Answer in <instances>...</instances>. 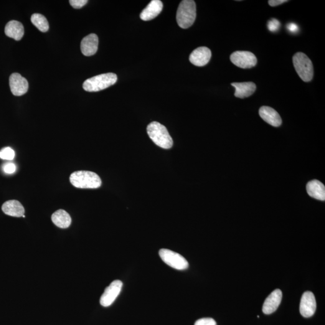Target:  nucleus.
I'll return each instance as SVG.
<instances>
[{"mask_svg":"<svg viewBox=\"0 0 325 325\" xmlns=\"http://www.w3.org/2000/svg\"><path fill=\"white\" fill-rule=\"evenodd\" d=\"M147 133L152 142L163 149H170L174 142L166 126L158 122H152L147 126Z\"/></svg>","mask_w":325,"mask_h":325,"instance_id":"1","label":"nucleus"},{"mask_svg":"<svg viewBox=\"0 0 325 325\" xmlns=\"http://www.w3.org/2000/svg\"><path fill=\"white\" fill-rule=\"evenodd\" d=\"M71 183L80 189H97L100 187L102 181L99 175L95 172L80 171L73 172L70 175Z\"/></svg>","mask_w":325,"mask_h":325,"instance_id":"2","label":"nucleus"},{"mask_svg":"<svg viewBox=\"0 0 325 325\" xmlns=\"http://www.w3.org/2000/svg\"><path fill=\"white\" fill-rule=\"evenodd\" d=\"M197 17L196 3L193 0H183L178 8L177 21L182 29H186L194 24Z\"/></svg>","mask_w":325,"mask_h":325,"instance_id":"3","label":"nucleus"},{"mask_svg":"<svg viewBox=\"0 0 325 325\" xmlns=\"http://www.w3.org/2000/svg\"><path fill=\"white\" fill-rule=\"evenodd\" d=\"M117 80L118 77L115 73H103L86 80L83 83V88L87 92H98L115 85Z\"/></svg>","mask_w":325,"mask_h":325,"instance_id":"4","label":"nucleus"},{"mask_svg":"<svg viewBox=\"0 0 325 325\" xmlns=\"http://www.w3.org/2000/svg\"><path fill=\"white\" fill-rule=\"evenodd\" d=\"M293 63L296 72L305 82H309L314 76L313 65L311 60L303 53H296L293 57Z\"/></svg>","mask_w":325,"mask_h":325,"instance_id":"5","label":"nucleus"},{"mask_svg":"<svg viewBox=\"0 0 325 325\" xmlns=\"http://www.w3.org/2000/svg\"><path fill=\"white\" fill-rule=\"evenodd\" d=\"M159 255L166 265L177 270H185L189 267V263L186 259L174 251L162 249L159 251Z\"/></svg>","mask_w":325,"mask_h":325,"instance_id":"6","label":"nucleus"},{"mask_svg":"<svg viewBox=\"0 0 325 325\" xmlns=\"http://www.w3.org/2000/svg\"><path fill=\"white\" fill-rule=\"evenodd\" d=\"M230 60L234 65L242 69H250L255 67L257 58L253 53L246 51H237L230 55Z\"/></svg>","mask_w":325,"mask_h":325,"instance_id":"7","label":"nucleus"},{"mask_svg":"<svg viewBox=\"0 0 325 325\" xmlns=\"http://www.w3.org/2000/svg\"><path fill=\"white\" fill-rule=\"evenodd\" d=\"M123 286V282L119 280L113 281L110 285L105 289V292L101 297V306L105 307L110 306L120 294Z\"/></svg>","mask_w":325,"mask_h":325,"instance_id":"8","label":"nucleus"},{"mask_svg":"<svg viewBox=\"0 0 325 325\" xmlns=\"http://www.w3.org/2000/svg\"><path fill=\"white\" fill-rule=\"evenodd\" d=\"M316 309V301L314 294L306 291L302 294L300 303V313L302 316L308 318L313 316Z\"/></svg>","mask_w":325,"mask_h":325,"instance_id":"9","label":"nucleus"},{"mask_svg":"<svg viewBox=\"0 0 325 325\" xmlns=\"http://www.w3.org/2000/svg\"><path fill=\"white\" fill-rule=\"evenodd\" d=\"M9 85L11 92L15 96H21L29 90V83L19 73H14L10 76Z\"/></svg>","mask_w":325,"mask_h":325,"instance_id":"10","label":"nucleus"},{"mask_svg":"<svg viewBox=\"0 0 325 325\" xmlns=\"http://www.w3.org/2000/svg\"><path fill=\"white\" fill-rule=\"evenodd\" d=\"M212 57V52L209 48L201 47L197 48L190 55L189 60L197 67H204L208 64Z\"/></svg>","mask_w":325,"mask_h":325,"instance_id":"11","label":"nucleus"},{"mask_svg":"<svg viewBox=\"0 0 325 325\" xmlns=\"http://www.w3.org/2000/svg\"><path fill=\"white\" fill-rule=\"evenodd\" d=\"M282 297H283V293L279 289H276L272 293H271L264 302L263 313L265 314H271L274 313L281 304Z\"/></svg>","mask_w":325,"mask_h":325,"instance_id":"12","label":"nucleus"},{"mask_svg":"<svg viewBox=\"0 0 325 325\" xmlns=\"http://www.w3.org/2000/svg\"><path fill=\"white\" fill-rule=\"evenodd\" d=\"M98 37L95 34H90L83 38L81 42V50L86 56L95 54L98 48Z\"/></svg>","mask_w":325,"mask_h":325,"instance_id":"13","label":"nucleus"},{"mask_svg":"<svg viewBox=\"0 0 325 325\" xmlns=\"http://www.w3.org/2000/svg\"><path fill=\"white\" fill-rule=\"evenodd\" d=\"M259 115L271 126L278 127L281 125L282 119L277 111L270 107L263 106L259 110Z\"/></svg>","mask_w":325,"mask_h":325,"instance_id":"14","label":"nucleus"},{"mask_svg":"<svg viewBox=\"0 0 325 325\" xmlns=\"http://www.w3.org/2000/svg\"><path fill=\"white\" fill-rule=\"evenodd\" d=\"M162 2L160 0H152L140 15L141 19L144 21H151L161 14L162 10Z\"/></svg>","mask_w":325,"mask_h":325,"instance_id":"15","label":"nucleus"},{"mask_svg":"<svg viewBox=\"0 0 325 325\" xmlns=\"http://www.w3.org/2000/svg\"><path fill=\"white\" fill-rule=\"evenodd\" d=\"M1 209L5 214L12 217H22L25 213L24 207L17 200H7L2 204Z\"/></svg>","mask_w":325,"mask_h":325,"instance_id":"16","label":"nucleus"},{"mask_svg":"<svg viewBox=\"0 0 325 325\" xmlns=\"http://www.w3.org/2000/svg\"><path fill=\"white\" fill-rule=\"evenodd\" d=\"M232 86L235 88V95L237 98H248L256 90L255 84L253 82L233 83Z\"/></svg>","mask_w":325,"mask_h":325,"instance_id":"17","label":"nucleus"},{"mask_svg":"<svg viewBox=\"0 0 325 325\" xmlns=\"http://www.w3.org/2000/svg\"><path fill=\"white\" fill-rule=\"evenodd\" d=\"M5 34L15 40H20L24 35L23 25L14 20L9 21L5 27Z\"/></svg>","mask_w":325,"mask_h":325,"instance_id":"18","label":"nucleus"},{"mask_svg":"<svg viewBox=\"0 0 325 325\" xmlns=\"http://www.w3.org/2000/svg\"><path fill=\"white\" fill-rule=\"evenodd\" d=\"M307 191L309 196L314 199L325 200V187L323 183L318 180H313L308 182L307 184Z\"/></svg>","mask_w":325,"mask_h":325,"instance_id":"19","label":"nucleus"},{"mask_svg":"<svg viewBox=\"0 0 325 325\" xmlns=\"http://www.w3.org/2000/svg\"><path fill=\"white\" fill-rule=\"evenodd\" d=\"M52 219L55 226L63 229L70 227L72 222L70 215L63 210H58L53 213Z\"/></svg>","mask_w":325,"mask_h":325,"instance_id":"20","label":"nucleus"},{"mask_svg":"<svg viewBox=\"0 0 325 325\" xmlns=\"http://www.w3.org/2000/svg\"><path fill=\"white\" fill-rule=\"evenodd\" d=\"M32 24L40 32H47L49 30V24L46 18L40 14H34L31 17Z\"/></svg>","mask_w":325,"mask_h":325,"instance_id":"21","label":"nucleus"},{"mask_svg":"<svg viewBox=\"0 0 325 325\" xmlns=\"http://www.w3.org/2000/svg\"><path fill=\"white\" fill-rule=\"evenodd\" d=\"M15 156V151L10 147H6L0 151V159L6 161H12Z\"/></svg>","mask_w":325,"mask_h":325,"instance_id":"22","label":"nucleus"},{"mask_svg":"<svg viewBox=\"0 0 325 325\" xmlns=\"http://www.w3.org/2000/svg\"><path fill=\"white\" fill-rule=\"evenodd\" d=\"M280 22L276 19H271L268 22V29L271 32H277L280 27Z\"/></svg>","mask_w":325,"mask_h":325,"instance_id":"23","label":"nucleus"},{"mask_svg":"<svg viewBox=\"0 0 325 325\" xmlns=\"http://www.w3.org/2000/svg\"><path fill=\"white\" fill-rule=\"evenodd\" d=\"M2 169H3V171L6 174H12L16 171L17 166L13 162H7V163L4 164L3 166H2Z\"/></svg>","mask_w":325,"mask_h":325,"instance_id":"24","label":"nucleus"},{"mask_svg":"<svg viewBox=\"0 0 325 325\" xmlns=\"http://www.w3.org/2000/svg\"><path fill=\"white\" fill-rule=\"evenodd\" d=\"M195 325H217V322L212 318H203L198 320Z\"/></svg>","mask_w":325,"mask_h":325,"instance_id":"25","label":"nucleus"},{"mask_svg":"<svg viewBox=\"0 0 325 325\" xmlns=\"http://www.w3.org/2000/svg\"><path fill=\"white\" fill-rule=\"evenodd\" d=\"M88 0H71L70 3L73 8L80 9L87 4Z\"/></svg>","mask_w":325,"mask_h":325,"instance_id":"26","label":"nucleus"},{"mask_svg":"<svg viewBox=\"0 0 325 325\" xmlns=\"http://www.w3.org/2000/svg\"><path fill=\"white\" fill-rule=\"evenodd\" d=\"M288 2L287 0H269V4L271 7L278 6L279 5Z\"/></svg>","mask_w":325,"mask_h":325,"instance_id":"27","label":"nucleus"},{"mask_svg":"<svg viewBox=\"0 0 325 325\" xmlns=\"http://www.w3.org/2000/svg\"><path fill=\"white\" fill-rule=\"evenodd\" d=\"M288 29L289 32L291 33L298 32L299 28L298 25L294 23H290L288 25Z\"/></svg>","mask_w":325,"mask_h":325,"instance_id":"28","label":"nucleus"},{"mask_svg":"<svg viewBox=\"0 0 325 325\" xmlns=\"http://www.w3.org/2000/svg\"><path fill=\"white\" fill-rule=\"evenodd\" d=\"M23 217L24 218H25V216L24 215L23 217Z\"/></svg>","mask_w":325,"mask_h":325,"instance_id":"29","label":"nucleus"}]
</instances>
